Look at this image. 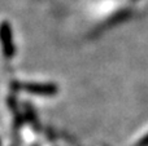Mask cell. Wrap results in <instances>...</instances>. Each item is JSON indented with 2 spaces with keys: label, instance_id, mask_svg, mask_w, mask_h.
<instances>
[{
  "label": "cell",
  "instance_id": "2",
  "mask_svg": "<svg viewBox=\"0 0 148 146\" xmlns=\"http://www.w3.org/2000/svg\"><path fill=\"white\" fill-rule=\"evenodd\" d=\"M26 89L30 91V92H43V93H52L55 92V87L52 85H43V87H36V85H29L26 87Z\"/></svg>",
  "mask_w": 148,
  "mask_h": 146
},
{
  "label": "cell",
  "instance_id": "1",
  "mask_svg": "<svg viewBox=\"0 0 148 146\" xmlns=\"http://www.w3.org/2000/svg\"><path fill=\"white\" fill-rule=\"evenodd\" d=\"M0 40L3 43V48H4L5 56L10 57L13 56V44H12V35H10V30L8 23H1L0 25Z\"/></svg>",
  "mask_w": 148,
  "mask_h": 146
},
{
  "label": "cell",
  "instance_id": "3",
  "mask_svg": "<svg viewBox=\"0 0 148 146\" xmlns=\"http://www.w3.org/2000/svg\"><path fill=\"white\" fill-rule=\"evenodd\" d=\"M147 145H148V137H147V139H144L143 141L140 142V146H147Z\"/></svg>",
  "mask_w": 148,
  "mask_h": 146
}]
</instances>
